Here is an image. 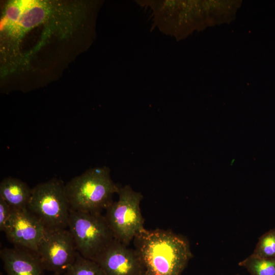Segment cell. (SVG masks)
Instances as JSON below:
<instances>
[{"label": "cell", "instance_id": "6da1fadb", "mask_svg": "<svg viewBox=\"0 0 275 275\" xmlns=\"http://www.w3.org/2000/svg\"><path fill=\"white\" fill-rule=\"evenodd\" d=\"M133 240L147 275H181L193 256L186 238L170 230L145 229Z\"/></svg>", "mask_w": 275, "mask_h": 275}, {"label": "cell", "instance_id": "7a4b0ae2", "mask_svg": "<svg viewBox=\"0 0 275 275\" xmlns=\"http://www.w3.org/2000/svg\"><path fill=\"white\" fill-rule=\"evenodd\" d=\"M119 188L112 180L106 167L89 169L65 184L70 210L92 213L106 209Z\"/></svg>", "mask_w": 275, "mask_h": 275}, {"label": "cell", "instance_id": "3957f363", "mask_svg": "<svg viewBox=\"0 0 275 275\" xmlns=\"http://www.w3.org/2000/svg\"><path fill=\"white\" fill-rule=\"evenodd\" d=\"M68 229L77 252L95 261L115 239L105 216L101 212L70 210Z\"/></svg>", "mask_w": 275, "mask_h": 275}, {"label": "cell", "instance_id": "277c9868", "mask_svg": "<svg viewBox=\"0 0 275 275\" xmlns=\"http://www.w3.org/2000/svg\"><path fill=\"white\" fill-rule=\"evenodd\" d=\"M26 209L46 229H68L70 209L61 180L53 178L33 187Z\"/></svg>", "mask_w": 275, "mask_h": 275}, {"label": "cell", "instance_id": "5b68a950", "mask_svg": "<svg viewBox=\"0 0 275 275\" xmlns=\"http://www.w3.org/2000/svg\"><path fill=\"white\" fill-rule=\"evenodd\" d=\"M117 194L118 200L105 209L104 216L115 239L128 245L145 229L140 208L143 196L129 185L120 187Z\"/></svg>", "mask_w": 275, "mask_h": 275}, {"label": "cell", "instance_id": "8992f818", "mask_svg": "<svg viewBox=\"0 0 275 275\" xmlns=\"http://www.w3.org/2000/svg\"><path fill=\"white\" fill-rule=\"evenodd\" d=\"M77 251L68 229H46L35 252L44 270L63 274L73 264Z\"/></svg>", "mask_w": 275, "mask_h": 275}, {"label": "cell", "instance_id": "52a82bcc", "mask_svg": "<svg viewBox=\"0 0 275 275\" xmlns=\"http://www.w3.org/2000/svg\"><path fill=\"white\" fill-rule=\"evenodd\" d=\"M46 228L26 208L13 209L4 231L14 246L35 252Z\"/></svg>", "mask_w": 275, "mask_h": 275}, {"label": "cell", "instance_id": "ba28073f", "mask_svg": "<svg viewBox=\"0 0 275 275\" xmlns=\"http://www.w3.org/2000/svg\"><path fill=\"white\" fill-rule=\"evenodd\" d=\"M115 239L96 262L106 275H141L145 271L135 249Z\"/></svg>", "mask_w": 275, "mask_h": 275}, {"label": "cell", "instance_id": "9c48e42d", "mask_svg": "<svg viewBox=\"0 0 275 275\" xmlns=\"http://www.w3.org/2000/svg\"><path fill=\"white\" fill-rule=\"evenodd\" d=\"M0 256L7 275H44L45 270L34 252L5 248L1 250Z\"/></svg>", "mask_w": 275, "mask_h": 275}, {"label": "cell", "instance_id": "30bf717a", "mask_svg": "<svg viewBox=\"0 0 275 275\" xmlns=\"http://www.w3.org/2000/svg\"><path fill=\"white\" fill-rule=\"evenodd\" d=\"M32 189L20 179L8 177L3 179L0 183V198L13 209L26 208Z\"/></svg>", "mask_w": 275, "mask_h": 275}, {"label": "cell", "instance_id": "8fae6325", "mask_svg": "<svg viewBox=\"0 0 275 275\" xmlns=\"http://www.w3.org/2000/svg\"><path fill=\"white\" fill-rule=\"evenodd\" d=\"M238 265L244 267L251 275H275V258H261L251 254Z\"/></svg>", "mask_w": 275, "mask_h": 275}, {"label": "cell", "instance_id": "7c38bea8", "mask_svg": "<svg viewBox=\"0 0 275 275\" xmlns=\"http://www.w3.org/2000/svg\"><path fill=\"white\" fill-rule=\"evenodd\" d=\"M63 275H106L95 261L86 258L77 252L73 264Z\"/></svg>", "mask_w": 275, "mask_h": 275}, {"label": "cell", "instance_id": "4fadbf2b", "mask_svg": "<svg viewBox=\"0 0 275 275\" xmlns=\"http://www.w3.org/2000/svg\"><path fill=\"white\" fill-rule=\"evenodd\" d=\"M252 255L261 258H275V228L259 238Z\"/></svg>", "mask_w": 275, "mask_h": 275}, {"label": "cell", "instance_id": "5bb4252c", "mask_svg": "<svg viewBox=\"0 0 275 275\" xmlns=\"http://www.w3.org/2000/svg\"><path fill=\"white\" fill-rule=\"evenodd\" d=\"M13 209L3 199L0 198V231L4 232L12 215Z\"/></svg>", "mask_w": 275, "mask_h": 275}, {"label": "cell", "instance_id": "9a60e30c", "mask_svg": "<svg viewBox=\"0 0 275 275\" xmlns=\"http://www.w3.org/2000/svg\"><path fill=\"white\" fill-rule=\"evenodd\" d=\"M141 275H147V274L146 273L145 271H144V272L143 273H142Z\"/></svg>", "mask_w": 275, "mask_h": 275}, {"label": "cell", "instance_id": "2e32d148", "mask_svg": "<svg viewBox=\"0 0 275 275\" xmlns=\"http://www.w3.org/2000/svg\"><path fill=\"white\" fill-rule=\"evenodd\" d=\"M51 275H63V274H58V273H53Z\"/></svg>", "mask_w": 275, "mask_h": 275}, {"label": "cell", "instance_id": "e0dca14e", "mask_svg": "<svg viewBox=\"0 0 275 275\" xmlns=\"http://www.w3.org/2000/svg\"><path fill=\"white\" fill-rule=\"evenodd\" d=\"M0 275H4L3 273L1 272Z\"/></svg>", "mask_w": 275, "mask_h": 275}, {"label": "cell", "instance_id": "ac0fdd59", "mask_svg": "<svg viewBox=\"0 0 275 275\" xmlns=\"http://www.w3.org/2000/svg\"><path fill=\"white\" fill-rule=\"evenodd\" d=\"M235 275H238V274H235Z\"/></svg>", "mask_w": 275, "mask_h": 275}]
</instances>
